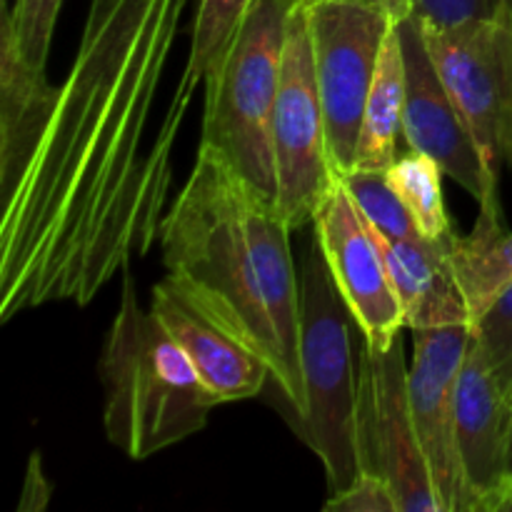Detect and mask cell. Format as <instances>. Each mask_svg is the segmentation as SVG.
<instances>
[{
    "label": "cell",
    "instance_id": "cell-1",
    "mask_svg": "<svg viewBox=\"0 0 512 512\" xmlns=\"http://www.w3.org/2000/svg\"><path fill=\"white\" fill-rule=\"evenodd\" d=\"M188 0H90L60 85L0 30V323L88 305L160 240L173 153L200 85L180 78L145 143Z\"/></svg>",
    "mask_w": 512,
    "mask_h": 512
},
{
    "label": "cell",
    "instance_id": "cell-2",
    "mask_svg": "<svg viewBox=\"0 0 512 512\" xmlns=\"http://www.w3.org/2000/svg\"><path fill=\"white\" fill-rule=\"evenodd\" d=\"M290 233L275 200L200 145L158 240L170 278L268 363L285 415L303 408L300 273Z\"/></svg>",
    "mask_w": 512,
    "mask_h": 512
},
{
    "label": "cell",
    "instance_id": "cell-3",
    "mask_svg": "<svg viewBox=\"0 0 512 512\" xmlns=\"http://www.w3.org/2000/svg\"><path fill=\"white\" fill-rule=\"evenodd\" d=\"M98 370L105 435L130 460H148L200 433L220 405L183 348L140 305L130 268L123 270V293Z\"/></svg>",
    "mask_w": 512,
    "mask_h": 512
},
{
    "label": "cell",
    "instance_id": "cell-4",
    "mask_svg": "<svg viewBox=\"0 0 512 512\" xmlns=\"http://www.w3.org/2000/svg\"><path fill=\"white\" fill-rule=\"evenodd\" d=\"M298 273L303 408L288 418L298 438L323 463L330 493H338L363 470L358 435L360 330L335 288L315 235Z\"/></svg>",
    "mask_w": 512,
    "mask_h": 512
},
{
    "label": "cell",
    "instance_id": "cell-5",
    "mask_svg": "<svg viewBox=\"0 0 512 512\" xmlns=\"http://www.w3.org/2000/svg\"><path fill=\"white\" fill-rule=\"evenodd\" d=\"M300 0H253L205 73L200 145L218 153L250 188L278 205L273 118L288 23Z\"/></svg>",
    "mask_w": 512,
    "mask_h": 512
},
{
    "label": "cell",
    "instance_id": "cell-6",
    "mask_svg": "<svg viewBox=\"0 0 512 512\" xmlns=\"http://www.w3.org/2000/svg\"><path fill=\"white\" fill-rule=\"evenodd\" d=\"M273 155L278 210L293 230L313 223L315 213L338 183L313 70L308 10L295 5L285 40L283 75L273 118Z\"/></svg>",
    "mask_w": 512,
    "mask_h": 512
},
{
    "label": "cell",
    "instance_id": "cell-7",
    "mask_svg": "<svg viewBox=\"0 0 512 512\" xmlns=\"http://www.w3.org/2000/svg\"><path fill=\"white\" fill-rule=\"evenodd\" d=\"M313 70L338 173L355 168L365 103L385 38L398 18L353 0H305Z\"/></svg>",
    "mask_w": 512,
    "mask_h": 512
},
{
    "label": "cell",
    "instance_id": "cell-8",
    "mask_svg": "<svg viewBox=\"0 0 512 512\" xmlns=\"http://www.w3.org/2000/svg\"><path fill=\"white\" fill-rule=\"evenodd\" d=\"M423 35L485 168L500 183V168H512V23L493 18L453 28L423 25Z\"/></svg>",
    "mask_w": 512,
    "mask_h": 512
},
{
    "label": "cell",
    "instance_id": "cell-9",
    "mask_svg": "<svg viewBox=\"0 0 512 512\" xmlns=\"http://www.w3.org/2000/svg\"><path fill=\"white\" fill-rule=\"evenodd\" d=\"M398 33L405 55V143L415 153L430 155L443 168L445 178L473 195L480 208L475 235L503 233L508 228L500 205V183L485 168L468 123L435 68L423 25L415 15H405L398 18Z\"/></svg>",
    "mask_w": 512,
    "mask_h": 512
},
{
    "label": "cell",
    "instance_id": "cell-10",
    "mask_svg": "<svg viewBox=\"0 0 512 512\" xmlns=\"http://www.w3.org/2000/svg\"><path fill=\"white\" fill-rule=\"evenodd\" d=\"M358 435L363 470L393 485L400 512H445L410 410L403 338L375 350L360 335Z\"/></svg>",
    "mask_w": 512,
    "mask_h": 512
},
{
    "label": "cell",
    "instance_id": "cell-11",
    "mask_svg": "<svg viewBox=\"0 0 512 512\" xmlns=\"http://www.w3.org/2000/svg\"><path fill=\"white\" fill-rule=\"evenodd\" d=\"M310 225L335 288L348 305L363 340L375 350L390 348L403 338V305L395 293L378 235L340 178Z\"/></svg>",
    "mask_w": 512,
    "mask_h": 512
},
{
    "label": "cell",
    "instance_id": "cell-12",
    "mask_svg": "<svg viewBox=\"0 0 512 512\" xmlns=\"http://www.w3.org/2000/svg\"><path fill=\"white\" fill-rule=\"evenodd\" d=\"M473 325L413 330L408 395L420 443L433 470L445 512H473L455 440V395Z\"/></svg>",
    "mask_w": 512,
    "mask_h": 512
},
{
    "label": "cell",
    "instance_id": "cell-13",
    "mask_svg": "<svg viewBox=\"0 0 512 512\" xmlns=\"http://www.w3.org/2000/svg\"><path fill=\"white\" fill-rule=\"evenodd\" d=\"M455 440L473 512L508 510L512 495V403L488 358L470 340L455 395Z\"/></svg>",
    "mask_w": 512,
    "mask_h": 512
},
{
    "label": "cell",
    "instance_id": "cell-14",
    "mask_svg": "<svg viewBox=\"0 0 512 512\" xmlns=\"http://www.w3.org/2000/svg\"><path fill=\"white\" fill-rule=\"evenodd\" d=\"M150 313L183 348L195 373L218 403L258 398L270 383V368L243 340L225 330L170 275L150 295Z\"/></svg>",
    "mask_w": 512,
    "mask_h": 512
},
{
    "label": "cell",
    "instance_id": "cell-15",
    "mask_svg": "<svg viewBox=\"0 0 512 512\" xmlns=\"http://www.w3.org/2000/svg\"><path fill=\"white\" fill-rule=\"evenodd\" d=\"M378 235V233H375ZM453 240H388L378 235L390 278L405 313V328L430 330L473 325L468 298L453 268Z\"/></svg>",
    "mask_w": 512,
    "mask_h": 512
},
{
    "label": "cell",
    "instance_id": "cell-16",
    "mask_svg": "<svg viewBox=\"0 0 512 512\" xmlns=\"http://www.w3.org/2000/svg\"><path fill=\"white\" fill-rule=\"evenodd\" d=\"M405 110V55L400 43L398 20L385 38L368 103H365L363 128L358 140L355 168L390 170L398 160V135H403Z\"/></svg>",
    "mask_w": 512,
    "mask_h": 512
},
{
    "label": "cell",
    "instance_id": "cell-17",
    "mask_svg": "<svg viewBox=\"0 0 512 512\" xmlns=\"http://www.w3.org/2000/svg\"><path fill=\"white\" fill-rule=\"evenodd\" d=\"M443 178V168L430 155L415 150L398 155L388 170V183L425 240H453L458 235L445 208Z\"/></svg>",
    "mask_w": 512,
    "mask_h": 512
},
{
    "label": "cell",
    "instance_id": "cell-18",
    "mask_svg": "<svg viewBox=\"0 0 512 512\" xmlns=\"http://www.w3.org/2000/svg\"><path fill=\"white\" fill-rule=\"evenodd\" d=\"M453 268L468 298L473 325L485 313L495 295L512 280V233L458 238L453 250Z\"/></svg>",
    "mask_w": 512,
    "mask_h": 512
},
{
    "label": "cell",
    "instance_id": "cell-19",
    "mask_svg": "<svg viewBox=\"0 0 512 512\" xmlns=\"http://www.w3.org/2000/svg\"><path fill=\"white\" fill-rule=\"evenodd\" d=\"M338 178L375 233L388 240L423 238L405 205L395 195L393 185L388 183V170L383 173V170L353 168L348 173H338Z\"/></svg>",
    "mask_w": 512,
    "mask_h": 512
},
{
    "label": "cell",
    "instance_id": "cell-20",
    "mask_svg": "<svg viewBox=\"0 0 512 512\" xmlns=\"http://www.w3.org/2000/svg\"><path fill=\"white\" fill-rule=\"evenodd\" d=\"M253 0H198L193 20V40H190L188 63L183 78L190 83L205 80V73L230 43L238 25L243 23Z\"/></svg>",
    "mask_w": 512,
    "mask_h": 512
},
{
    "label": "cell",
    "instance_id": "cell-21",
    "mask_svg": "<svg viewBox=\"0 0 512 512\" xmlns=\"http://www.w3.org/2000/svg\"><path fill=\"white\" fill-rule=\"evenodd\" d=\"M63 0H15L3 10V33L10 35L20 58L35 70H45L55 23Z\"/></svg>",
    "mask_w": 512,
    "mask_h": 512
},
{
    "label": "cell",
    "instance_id": "cell-22",
    "mask_svg": "<svg viewBox=\"0 0 512 512\" xmlns=\"http://www.w3.org/2000/svg\"><path fill=\"white\" fill-rule=\"evenodd\" d=\"M473 338L512 403V280L475 320Z\"/></svg>",
    "mask_w": 512,
    "mask_h": 512
},
{
    "label": "cell",
    "instance_id": "cell-23",
    "mask_svg": "<svg viewBox=\"0 0 512 512\" xmlns=\"http://www.w3.org/2000/svg\"><path fill=\"white\" fill-rule=\"evenodd\" d=\"M325 512H400V503L383 475L360 470L353 483L330 493Z\"/></svg>",
    "mask_w": 512,
    "mask_h": 512
},
{
    "label": "cell",
    "instance_id": "cell-24",
    "mask_svg": "<svg viewBox=\"0 0 512 512\" xmlns=\"http://www.w3.org/2000/svg\"><path fill=\"white\" fill-rule=\"evenodd\" d=\"M410 15L428 28L503 18V0H410Z\"/></svg>",
    "mask_w": 512,
    "mask_h": 512
},
{
    "label": "cell",
    "instance_id": "cell-25",
    "mask_svg": "<svg viewBox=\"0 0 512 512\" xmlns=\"http://www.w3.org/2000/svg\"><path fill=\"white\" fill-rule=\"evenodd\" d=\"M38 463H40V458L35 455V458L30 460L28 480H25V488H23L25 495L18 505L20 510H40V508H45V503H48V498H50V488L45 485V475H43V470H38Z\"/></svg>",
    "mask_w": 512,
    "mask_h": 512
},
{
    "label": "cell",
    "instance_id": "cell-26",
    "mask_svg": "<svg viewBox=\"0 0 512 512\" xmlns=\"http://www.w3.org/2000/svg\"><path fill=\"white\" fill-rule=\"evenodd\" d=\"M353 3H363V5H373V8L388 10L393 18H405L410 15V0H353Z\"/></svg>",
    "mask_w": 512,
    "mask_h": 512
},
{
    "label": "cell",
    "instance_id": "cell-27",
    "mask_svg": "<svg viewBox=\"0 0 512 512\" xmlns=\"http://www.w3.org/2000/svg\"><path fill=\"white\" fill-rule=\"evenodd\" d=\"M503 18L512 23V0H503Z\"/></svg>",
    "mask_w": 512,
    "mask_h": 512
},
{
    "label": "cell",
    "instance_id": "cell-28",
    "mask_svg": "<svg viewBox=\"0 0 512 512\" xmlns=\"http://www.w3.org/2000/svg\"><path fill=\"white\" fill-rule=\"evenodd\" d=\"M508 510H512V495H510V500H508Z\"/></svg>",
    "mask_w": 512,
    "mask_h": 512
}]
</instances>
